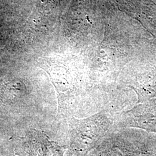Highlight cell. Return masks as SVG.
I'll return each instance as SVG.
<instances>
[{
    "label": "cell",
    "instance_id": "cell-1",
    "mask_svg": "<svg viewBox=\"0 0 156 156\" xmlns=\"http://www.w3.org/2000/svg\"><path fill=\"white\" fill-rule=\"evenodd\" d=\"M53 145L42 134L38 132L28 135L25 144V152L27 156H51L56 151Z\"/></svg>",
    "mask_w": 156,
    "mask_h": 156
}]
</instances>
